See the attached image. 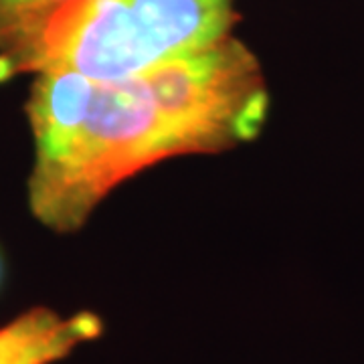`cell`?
Instances as JSON below:
<instances>
[{
	"label": "cell",
	"mask_w": 364,
	"mask_h": 364,
	"mask_svg": "<svg viewBox=\"0 0 364 364\" xmlns=\"http://www.w3.org/2000/svg\"><path fill=\"white\" fill-rule=\"evenodd\" d=\"M25 109L35 138L28 207L51 231L71 233L144 168L253 140L269 93L255 55L229 35L130 77L43 71Z\"/></svg>",
	"instance_id": "6da1fadb"
},
{
	"label": "cell",
	"mask_w": 364,
	"mask_h": 364,
	"mask_svg": "<svg viewBox=\"0 0 364 364\" xmlns=\"http://www.w3.org/2000/svg\"><path fill=\"white\" fill-rule=\"evenodd\" d=\"M235 0H55L0 21V81L25 71L122 79L233 35Z\"/></svg>",
	"instance_id": "7a4b0ae2"
},
{
	"label": "cell",
	"mask_w": 364,
	"mask_h": 364,
	"mask_svg": "<svg viewBox=\"0 0 364 364\" xmlns=\"http://www.w3.org/2000/svg\"><path fill=\"white\" fill-rule=\"evenodd\" d=\"M102 332L104 322L97 314L61 316L49 308H33L0 328V364H55Z\"/></svg>",
	"instance_id": "3957f363"
},
{
	"label": "cell",
	"mask_w": 364,
	"mask_h": 364,
	"mask_svg": "<svg viewBox=\"0 0 364 364\" xmlns=\"http://www.w3.org/2000/svg\"><path fill=\"white\" fill-rule=\"evenodd\" d=\"M55 0H0V21L35 13V11L49 6Z\"/></svg>",
	"instance_id": "277c9868"
},
{
	"label": "cell",
	"mask_w": 364,
	"mask_h": 364,
	"mask_svg": "<svg viewBox=\"0 0 364 364\" xmlns=\"http://www.w3.org/2000/svg\"><path fill=\"white\" fill-rule=\"evenodd\" d=\"M4 275H6V267H4L2 253H0V289H2V286H4Z\"/></svg>",
	"instance_id": "5b68a950"
}]
</instances>
